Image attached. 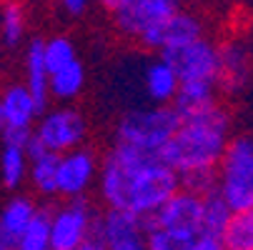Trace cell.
<instances>
[{"label":"cell","mask_w":253,"mask_h":250,"mask_svg":"<svg viewBox=\"0 0 253 250\" xmlns=\"http://www.w3.org/2000/svg\"><path fill=\"white\" fill-rule=\"evenodd\" d=\"M180 188V175L163 155L113 145L103 155L95 190L105 210H126L151 220Z\"/></svg>","instance_id":"cell-1"},{"label":"cell","mask_w":253,"mask_h":250,"mask_svg":"<svg viewBox=\"0 0 253 250\" xmlns=\"http://www.w3.org/2000/svg\"><path fill=\"white\" fill-rule=\"evenodd\" d=\"M233 113L223 103L183 115L163 158L180 175V180L196 173H215L233 140Z\"/></svg>","instance_id":"cell-2"},{"label":"cell","mask_w":253,"mask_h":250,"mask_svg":"<svg viewBox=\"0 0 253 250\" xmlns=\"http://www.w3.org/2000/svg\"><path fill=\"white\" fill-rule=\"evenodd\" d=\"M180 115L173 105H146L126 110L113 128V145H123L138 153L163 155L178 133Z\"/></svg>","instance_id":"cell-3"},{"label":"cell","mask_w":253,"mask_h":250,"mask_svg":"<svg viewBox=\"0 0 253 250\" xmlns=\"http://www.w3.org/2000/svg\"><path fill=\"white\" fill-rule=\"evenodd\" d=\"M90 138V120L76 105H50L41 113L33 128L30 153H53L65 155L88 145Z\"/></svg>","instance_id":"cell-4"},{"label":"cell","mask_w":253,"mask_h":250,"mask_svg":"<svg viewBox=\"0 0 253 250\" xmlns=\"http://www.w3.org/2000/svg\"><path fill=\"white\" fill-rule=\"evenodd\" d=\"M215 190L233 213L253 210V135H236L215 170Z\"/></svg>","instance_id":"cell-5"},{"label":"cell","mask_w":253,"mask_h":250,"mask_svg":"<svg viewBox=\"0 0 253 250\" xmlns=\"http://www.w3.org/2000/svg\"><path fill=\"white\" fill-rule=\"evenodd\" d=\"M175 10L178 0H128L113 13V25L126 40H133L146 50H158L161 30Z\"/></svg>","instance_id":"cell-6"},{"label":"cell","mask_w":253,"mask_h":250,"mask_svg":"<svg viewBox=\"0 0 253 250\" xmlns=\"http://www.w3.org/2000/svg\"><path fill=\"white\" fill-rule=\"evenodd\" d=\"M100 213L90 200H63L50 208V245L53 250H81L95 238Z\"/></svg>","instance_id":"cell-7"},{"label":"cell","mask_w":253,"mask_h":250,"mask_svg":"<svg viewBox=\"0 0 253 250\" xmlns=\"http://www.w3.org/2000/svg\"><path fill=\"white\" fill-rule=\"evenodd\" d=\"M203 218H206L203 195L180 188L148 223L186 243H196L203 235Z\"/></svg>","instance_id":"cell-8"},{"label":"cell","mask_w":253,"mask_h":250,"mask_svg":"<svg viewBox=\"0 0 253 250\" xmlns=\"http://www.w3.org/2000/svg\"><path fill=\"white\" fill-rule=\"evenodd\" d=\"M161 58L175 68L180 83H215L218 85L221 43L211 40L208 35L191 45L166 50V53H161Z\"/></svg>","instance_id":"cell-9"},{"label":"cell","mask_w":253,"mask_h":250,"mask_svg":"<svg viewBox=\"0 0 253 250\" xmlns=\"http://www.w3.org/2000/svg\"><path fill=\"white\" fill-rule=\"evenodd\" d=\"M100 165H103V158L90 145L60 155L58 198H63V200H85L88 193L93 188H98Z\"/></svg>","instance_id":"cell-10"},{"label":"cell","mask_w":253,"mask_h":250,"mask_svg":"<svg viewBox=\"0 0 253 250\" xmlns=\"http://www.w3.org/2000/svg\"><path fill=\"white\" fill-rule=\"evenodd\" d=\"M95 240L103 250H148V220L126 210H103Z\"/></svg>","instance_id":"cell-11"},{"label":"cell","mask_w":253,"mask_h":250,"mask_svg":"<svg viewBox=\"0 0 253 250\" xmlns=\"http://www.w3.org/2000/svg\"><path fill=\"white\" fill-rule=\"evenodd\" d=\"M43 108L23 80L8 83L0 90V123L3 130H33Z\"/></svg>","instance_id":"cell-12"},{"label":"cell","mask_w":253,"mask_h":250,"mask_svg":"<svg viewBox=\"0 0 253 250\" xmlns=\"http://www.w3.org/2000/svg\"><path fill=\"white\" fill-rule=\"evenodd\" d=\"M41 213V205L30 195H13L0 208V245L15 250L20 238L33 225L35 215Z\"/></svg>","instance_id":"cell-13"},{"label":"cell","mask_w":253,"mask_h":250,"mask_svg":"<svg viewBox=\"0 0 253 250\" xmlns=\"http://www.w3.org/2000/svg\"><path fill=\"white\" fill-rule=\"evenodd\" d=\"M253 73L251 63V50L243 40L233 38L221 43V73H218V88L226 90L228 95L241 93Z\"/></svg>","instance_id":"cell-14"},{"label":"cell","mask_w":253,"mask_h":250,"mask_svg":"<svg viewBox=\"0 0 253 250\" xmlns=\"http://www.w3.org/2000/svg\"><path fill=\"white\" fill-rule=\"evenodd\" d=\"M201 38H206V20H203V15L191 10V8H178L170 15V20L163 25V30H161L158 53L191 45V43H196Z\"/></svg>","instance_id":"cell-15"},{"label":"cell","mask_w":253,"mask_h":250,"mask_svg":"<svg viewBox=\"0 0 253 250\" xmlns=\"http://www.w3.org/2000/svg\"><path fill=\"white\" fill-rule=\"evenodd\" d=\"M23 83L41 103V108H50V70L45 63V40L35 38L25 45L23 53Z\"/></svg>","instance_id":"cell-16"},{"label":"cell","mask_w":253,"mask_h":250,"mask_svg":"<svg viewBox=\"0 0 253 250\" xmlns=\"http://www.w3.org/2000/svg\"><path fill=\"white\" fill-rule=\"evenodd\" d=\"M143 90H146L151 105H173L180 93V78L175 68L158 55L153 63H148L146 73H143Z\"/></svg>","instance_id":"cell-17"},{"label":"cell","mask_w":253,"mask_h":250,"mask_svg":"<svg viewBox=\"0 0 253 250\" xmlns=\"http://www.w3.org/2000/svg\"><path fill=\"white\" fill-rule=\"evenodd\" d=\"M30 148L18 143H0V185L5 190H20L28 183Z\"/></svg>","instance_id":"cell-18"},{"label":"cell","mask_w":253,"mask_h":250,"mask_svg":"<svg viewBox=\"0 0 253 250\" xmlns=\"http://www.w3.org/2000/svg\"><path fill=\"white\" fill-rule=\"evenodd\" d=\"M58 170H60V155L43 150L30 153L28 185L38 198H58Z\"/></svg>","instance_id":"cell-19"},{"label":"cell","mask_w":253,"mask_h":250,"mask_svg":"<svg viewBox=\"0 0 253 250\" xmlns=\"http://www.w3.org/2000/svg\"><path fill=\"white\" fill-rule=\"evenodd\" d=\"M85 83L88 75L81 60L63 70H55V73H50V100L55 105H73L83 95Z\"/></svg>","instance_id":"cell-20"},{"label":"cell","mask_w":253,"mask_h":250,"mask_svg":"<svg viewBox=\"0 0 253 250\" xmlns=\"http://www.w3.org/2000/svg\"><path fill=\"white\" fill-rule=\"evenodd\" d=\"M218 85L215 83H180V93L173 103L178 115H193L218 103Z\"/></svg>","instance_id":"cell-21"},{"label":"cell","mask_w":253,"mask_h":250,"mask_svg":"<svg viewBox=\"0 0 253 250\" xmlns=\"http://www.w3.org/2000/svg\"><path fill=\"white\" fill-rule=\"evenodd\" d=\"M25 8L20 0H3L0 3V40L8 48H18L25 38Z\"/></svg>","instance_id":"cell-22"},{"label":"cell","mask_w":253,"mask_h":250,"mask_svg":"<svg viewBox=\"0 0 253 250\" xmlns=\"http://www.w3.org/2000/svg\"><path fill=\"white\" fill-rule=\"evenodd\" d=\"M223 250H253V210H238L231 215L223 235Z\"/></svg>","instance_id":"cell-23"},{"label":"cell","mask_w":253,"mask_h":250,"mask_svg":"<svg viewBox=\"0 0 253 250\" xmlns=\"http://www.w3.org/2000/svg\"><path fill=\"white\" fill-rule=\"evenodd\" d=\"M203 203H206V218H203V235H215L221 238L233 210L228 208V203L221 198L218 190H213L208 195H203Z\"/></svg>","instance_id":"cell-24"},{"label":"cell","mask_w":253,"mask_h":250,"mask_svg":"<svg viewBox=\"0 0 253 250\" xmlns=\"http://www.w3.org/2000/svg\"><path fill=\"white\" fill-rule=\"evenodd\" d=\"M15 250H53L50 245V208H41L28 233L20 238Z\"/></svg>","instance_id":"cell-25"},{"label":"cell","mask_w":253,"mask_h":250,"mask_svg":"<svg viewBox=\"0 0 253 250\" xmlns=\"http://www.w3.org/2000/svg\"><path fill=\"white\" fill-rule=\"evenodd\" d=\"M45 63H48L50 73L78 63V50H76L73 40L68 35H53V38H48L45 40Z\"/></svg>","instance_id":"cell-26"},{"label":"cell","mask_w":253,"mask_h":250,"mask_svg":"<svg viewBox=\"0 0 253 250\" xmlns=\"http://www.w3.org/2000/svg\"><path fill=\"white\" fill-rule=\"evenodd\" d=\"M193 243H186V240H180L161 228H153L148 223V250H191Z\"/></svg>","instance_id":"cell-27"},{"label":"cell","mask_w":253,"mask_h":250,"mask_svg":"<svg viewBox=\"0 0 253 250\" xmlns=\"http://www.w3.org/2000/svg\"><path fill=\"white\" fill-rule=\"evenodd\" d=\"M58 8H60L65 15H70V18H81V15L88 13L90 0H58Z\"/></svg>","instance_id":"cell-28"},{"label":"cell","mask_w":253,"mask_h":250,"mask_svg":"<svg viewBox=\"0 0 253 250\" xmlns=\"http://www.w3.org/2000/svg\"><path fill=\"white\" fill-rule=\"evenodd\" d=\"M191 250H223V243H221V238H215V235H201L191 245Z\"/></svg>","instance_id":"cell-29"},{"label":"cell","mask_w":253,"mask_h":250,"mask_svg":"<svg viewBox=\"0 0 253 250\" xmlns=\"http://www.w3.org/2000/svg\"><path fill=\"white\" fill-rule=\"evenodd\" d=\"M98 3L105 8V10H111V13H116V10H121L128 0H98Z\"/></svg>","instance_id":"cell-30"},{"label":"cell","mask_w":253,"mask_h":250,"mask_svg":"<svg viewBox=\"0 0 253 250\" xmlns=\"http://www.w3.org/2000/svg\"><path fill=\"white\" fill-rule=\"evenodd\" d=\"M81 250H103V245H100V243H98V240L93 238V240H90V243H85V245H83Z\"/></svg>","instance_id":"cell-31"},{"label":"cell","mask_w":253,"mask_h":250,"mask_svg":"<svg viewBox=\"0 0 253 250\" xmlns=\"http://www.w3.org/2000/svg\"><path fill=\"white\" fill-rule=\"evenodd\" d=\"M0 135H3V123H0Z\"/></svg>","instance_id":"cell-32"},{"label":"cell","mask_w":253,"mask_h":250,"mask_svg":"<svg viewBox=\"0 0 253 250\" xmlns=\"http://www.w3.org/2000/svg\"><path fill=\"white\" fill-rule=\"evenodd\" d=\"M0 250H8V248H3V245H0Z\"/></svg>","instance_id":"cell-33"},{"label":"cell","mask_w":253,"mask_h":250,"mask_svg":"<svg viewBox=\"0 0 253 250\" xmlns=\"http://www.w3.org/2000/svg\"><path fill=\"white\" fill-rule=\"evenodd\" d=\"M178 3H180V0H178Z\"/></svg>","instance_id":"cell-34"}]
</instances>
